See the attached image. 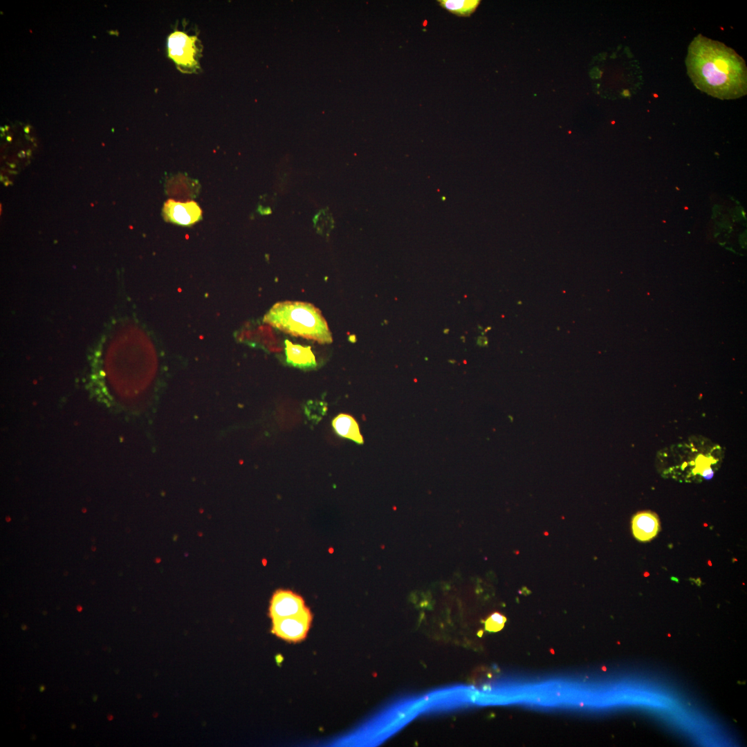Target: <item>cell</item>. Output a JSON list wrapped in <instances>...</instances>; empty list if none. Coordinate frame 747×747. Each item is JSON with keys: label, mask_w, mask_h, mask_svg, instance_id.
I'll return each instance as SVG.
<instances>
[{"label": "cell", "mask_w": 747, "mask_h": 747, "mask_svg": "<svg viewBox=\"0 0 747 747\" xmlns=\"http://www.w3.org/2000/svg\"><path fill=\"white\" fill-rule=\"evenodd\" d=\"M1 131H6V129H4L3 127H1Z\"/></svg>", "instance_id": "2e32d148"}, {"label": "cell", "mask_w": 747, "mask_h": 747, "mask_svg": "<svg viewBox=\"0 0 747 747\" xmlns=\"http://www.w3.org/2000/svg\"><path fill=\"white\" fill-rule=\"evenodd\" d=\"M439 6L459 17H469L480 3L479 0H438Z\"/></svg>", "instance_id": "30bf717a"}, {"label": "cell", "mask_w": 747, "mask_h": 747, "mask_svg": "<svg viewBox=\"0 0 747 747\" xmlns=\"http://www.w3.org/2000/svg\"><path fill=\"white\" fill-rule=\"evenodd\" d=\"M264 322L295 336L321 344L333 342L328 324L321 311L310 303L299 301L277 302L266 313Z\"/></svg>", "instance_id": "7a4b0ae2"}, {"label": "cell", "mask_w": 747, "mask_h": 747, "mask_svg": "<svg viewBox=\"0 0 747 747\" xmlns=\"http://www.w3.org/2000/svg\"><path fill=\"white\" fill-rule=\"evenodd\" d=\"M332 426L335 433L343 438L362 444L363 437L360 433L359 425L356 419L349 414H340L332 421Z\"/></svg>", "instance_id": "9c48e42d"}, {"label": "cell", "mask_w": 747, "mask_h": 747, "mask_svg": "<svg viewBox=\"0 0 747 747\" xmlns=\"http://www.w3.org/2000/svg\"><path fill=\"white\" fill-rule=\"evenodd\" d=\"M24 131L26 133H29V131H30V126L29 125H27V126H26L24 127Z\"/></svg>", "instance_id": "4fadbf2b"}, {"label": "cell", "mask_w": 747, "mask_h": 747, "mask_svg": "<svg viewBox=\"0 0 747 747\" xmlns=\"http://www.w3.org/2000/svg\"><path fill=\"white\" fill-rule=\"evenodd\" d=\"M690 50L688 69L699 89L721 98L744 92L745 67L734 52L700 37L693 42Z\"/></svg>", "instance_id": "6da1fadb"}, {"label": "cell", "mask_w": 747, "mask_h": 747, "mask_svg": "<svg viewBox=\"0 0 747 747\" xmlns=\"http://www.w3.org/2000/svg\"><path fill=\"white\" fill-rule=\"evenodd\" d=\"M631 528L634 537L640 542H648L660 531L658 516L651 511H641L634 515Z\"/></svg>", "instance_id": "52a82bcc"}, {"label": "cell", "mask_w": 747, "mask_h": 747, "mask_svg": "<svg viewBox=\"0 0 747 747\" xmlns=\"http://www.w3.org/2000/svg\"><path fill=\"white\" fill-rule=\"evenodd\" d=\"M312 614L308 607L299 613L282 618L272 620L271 631L276 636L288 641L297 643L304 640L311 627Z\"/></svg>", "instance_id": "277c9868"}, {"label": "cell", "mask_w": 747, "mask_h": 747, "mask_svg": "<svg viewBox=\"0 0 747 747\" xmlns=\"http://www.w3.org/2000/svg\"><path fill=\"white\" fill-rule=\"evenodd\" d=\"M27 154H28V156H30V155L31 154V151H30V150H28V151H27Z\"/></svg>", "instance_id": "9a60e30c"}, {"label": "cell", "mask_w": 747, "mask_h": 747, "mask_svg": "<svg viewBox=\"0 0 747 747\" xmlns=\"http://www.w3.org/2000/svg\"><path fill=\"white\" fill-rule=\"evenodd\" d=\"M6 138H7V140H8L9 142H10L12 140V137L10 136H7Z\"/></svg>", "instance_id": "5bb4252c"}, {"label": "cell", "mask_w": 747, "mask_h": 747, "mask_svg": "<svg viewBox=\"0 0 747 747\" xmlns=\"http://www.w3.org/2000/svg\"><path fill=\"white\" fill-rule=\"evenodd\" d=\"M306 607L302 596L290 590L278 589L270 600L268 615L272 620L295 615Z\"/></svg>", "instance_id": "8992f818"}, {"label": "cell", "mask_w": 747, "mask_h": 747, "mask_svg": "<svg viewBox=\"0 0 747 747\" xmlns=\"http://www.w3.org/2000/svg\"><path fill=\"white\" fill-rule=\"evenodd\" d=\"M716 461L712 457H708L699 454L695 459V466L693 469L694 474H700L706 479H711L714 475L711 464Z\"/></svg>", "instance_id": "8fae6325"}, {"label": "cell", "mask_w": 747, "mask_h": 747, "mask_svg": "<svg viewBox=\"0 0 747 747\" xmlns=\"http://www.w3.org/2000/svg\"><path fill=\"white\" fill-rule=\"evenodd\" d=\"M163 214L166 221L183 226L193 225L202 219L201 209L193 201L181 202L169 199L164 203Z\"/></svg>", "instance_id": "5b68a950"}, {"label": "cell", "mask_w": 747, "mask_h": 747, "mask_svg": "<svg viewBox=\"0 0 747 747\" xmlns=\"http://www.w3.org/2000/svg\"><path fill=\"white\" fill-rule=\"evenodd\" d=\"M197 35L174 30L167 37L168 57L183 73H196L199 68L202 48Z\"/></svg>", "instance_id": "3957f363"}, {"label": "cell", "mask_w": 747, "mask_h": 747, "mask_svg": "<svg viewBox=\"0 0 747 747\" xmlns=\"http://www.w3.org/2000/svg\"><path fill=\"white\" fill-rule=\"evenodd\" d=\"M9 129L8 126H5V129L7 131Z\"/></svg>", "instance_id": "e0dca14e"}, {"label": "cell", "mask_w": 747, "mask_h": 747, "mask_svg": "<svg viewBox=\"0 0 747 747\" xmlns=\"http://www.w3.org/2000/svg\"><path fill=\"white\" fill-rule=\"evenodd\" d=\"M506 618L499 613L495 612L490 615L485 622L486 629L490 631H497L504 626Z\"/></svg>", "instance_id": "7c38bea8"}, {"label": "cell", "mask_w": 747, "mask_h": 747, "mask_svg": "<svg viewBox=\"0 0 747 747\" xmlns=\"http://www.w3.org/2000/svg\"><path fill=\"white\" fill-rule=\"evenodd\" d=\"M286 356L288 364L304 369H312L316 366L315 358L308 347L293 344L286 340Z\"/></svg>", "instance_id": "ba28073f"}]
</instances>
